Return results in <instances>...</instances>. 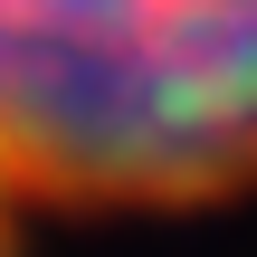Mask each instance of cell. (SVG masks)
<instances>
[{
    "label": "cell",
    "mask_w": 257,
    "mask_h": 257,
    "mask_svg": "<svg viewBox=\"0 0 257 257\" xmlns=\"http://www.w3.org/2000/svg\"><path fill=\"white\" fill-rule=\"evenodd\" d=\"M257 191V0H0V210H219Z\"/></svg>",
    "instance_id": "1"
},
{
    "label": "cell",
    "mask_w": 257,
    "mask_h": 257,
    "mask_svg": "<svg viewBox=\"0 0 257 257\" xmlns=\"http://www.w3.org/2000/svg\"><path fill=\"white\" fill-rule=\"evenodd\" d=\"M0 257H19V238H10V210H0Z\"/></svg>",
    "instance_id": "2"
}]
</instances>
